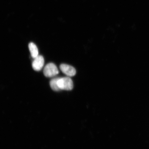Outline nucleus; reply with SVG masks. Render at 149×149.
Instances as JSON below:
<instances>
[{
  "mask_svg": "<svg viewBox=\"0 0 149 149\" xmlns=\"http://www.w3.org/2000/svg\"><path fill=\"white\" fill-rule=\"evenodd\" d=\"M57 85L60 90L70 91L73 88V83L70 77L59 78Z\"/></svg>",
  "mask_w": 149,
  "mask_h": 149,
  "instance_id": "f257e3e1",
  "label": "nucleus"
},
{
  "mask_svg": "<svg viewBox=\"0 0 149 149\" xmlns=\"http://www.w3.org/2000/svg\"><path fill=\"white\" fill-rule=\"evenodd\" d=\"M58 73V69L57 66L54 63H49L45 67L44 74L46 77H53Z\"/></svg>",
  "mask_w": 149,
  "mask_h": 149,
  "instance_id": "f03ea898",
  "label": "nucleus"
},
{
  "mask_svg": "<svg viewBox=\"0 0 149 149\" xmlns=\"http://www.w3.org/2000/svg\"><path fill=\"white\" fill-rule=\"evenodd\" d=\"M60 69L63 73L69 77H72L75 75L76 74L75 68L70 65L61 64L60 66Z\"/></svg>",
  "mask_w": 149,
  "mask_h": 149,
  "instance_id": "7ed1b4c3",
  "label": "nucleus"
},
{
  "mask_svg": "<svg viewBox=\"0 0 149 149\" xmlns=\"http://www.w3.org/2000/svg\"><path fill=\"white\" fill-rule=\"evenodd\" d=\"M44 64V57L41 55H38L34 59L32 63L33 69L37 71L40 70L43 67Z\"/></svg>",
  "mask_w": 149,
  "mask_h": 149,
  "instance_id": "20e7f679",
  "label": "nucleus"
},
{
  "mask_svg": "<svg viewBox=\"0 0 149 149\" xmlns=\"http://www.w3.org/2000/svg\"><path fill=\"white\" fill-rule=\"evenodd\" d=\"M29 47L31 57L34 59L38 55V48L36 45L33 42H31L29 44Z\"/></svg>",
  "mask_w": 149,
  "mask_h": 149,
  "instance_id": "39448f33",
  "label": "nucleus"
},
{
  "mask_svg": "<svg viewBox=\"0 0 149 149\" xmlns=\"http://www.w3.org/2000/svg\"><path fill=\"white\" fill-rule=\"evenodd\" d=\"M59 78H54L50 81V86L53 90L55 91H60L57 85V81Z\"/></svg>",
  "mask_w": 149,
  "mask_h": 149,
  "instance_id": "423d86ee",
  "label": "nucleus"
}]
</instances>
